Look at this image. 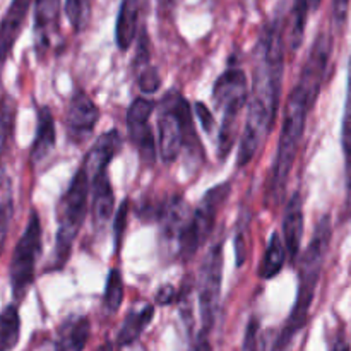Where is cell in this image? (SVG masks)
Segmentation results:
<instances>
[{
  "instance_id": "cell-1",
  "label": "cell",
  "mask_w": 351,
  "mask_h": 351,
  "mask_svg": "<svg viewBox=\"0 0 351 351\" xmlns=\"http://www.w3.org/2000/svg\"><path fill=\"white\" fill-rule=\"evenodd\" d=\"M285 71V16L276 14L266 24L254 51L252 93L247 103L245 127L237 165L247 167L256 158L274 127Z\"/></svg>"
},
{
  "instance_id": "cell-2",
  "label": "cell",
  "mask_w": 351,
  "mask_h": 351,
  "mask_svg": "<svg viewBox=\"0 0 351 351\" xmlns=\"http://www.w3.org/2000/svg\"><path fill=\"white\" fill-rule=\"evenodd\" d=\"M332 228L331 216L324 215L317 221L308 242L307 249L300 256V266H298V291L295 298V305L291 308V314L281 331L280 338L276 339L274 351H285L293 341L298 331H302L308 319L312 302H314L315 290H317L319 280H321L322 267H324L326 256H328L329 243H331Z\"/></svg>"
},
{
  "instance_id": "cell-3",
  "label": "cell",
  "mask_w": 351,
  "mask_h": 351,
  "mask_svg": "<svg viewBox=\"0 0 351 351\" xmlns=\"http://www.w3.org/2000/svg\"><path fill=\"white\" fill-rule=\"evenodd\" d=\"M314 108L308 101L307 95L298 86L291 89L288 96L287 108H285L283 127H281L280 141H278L276 158H274L273 168H271L269 182L266 189V204L276 208L285 197L288 178L293 170L295 160H297L298 147H300L302 137H304L307 117Z\"/></svg>"
},
{
  "instance_id": "cell-4",
  "label": "cell",
  "mask_w": 351,
  "mask_h": 351,
  "mask_svg": "<svg viewBox=\"0 0 351 351\" xmlns=\"http://www.w3.org/2000/svg\"><path fill=\"white\" fill-rule=\"evenodd\" d=\"M89 189H91V180H89L84 168L81 167L72 177L71 185L64 192L57 206L58 228L53 252L55 269L64 267L69 257H71L72 245L77 239V233L86 218V211H88Z\"/></svg>"
},
{
  "instance_id": "cell-5",
  "label": "cell",
  "mask_w": 351,
  "mask_h": 351,
  "mask_svg": "<svg viewBox=\"0 0 351 351\" xmlns=\"http://www.w3.org/2000/svg\"><path fill=\"white\" fill-rule=\"evenodd\" d=\"M213 99L216 108L221 112V122L218 130V153L225 160L235 144L239 117L243 106L249 103L245 72L239 67H230L223 72L213 89Z\"/></svg>"
},
{
  "instance_id": "cell-6",
  "label": "cell",
  "mask_w": 351,
  "mask_h": 351,
  "mask_svg": "<svg viewBox=\"0 0 351 351\" xmlns=\"http://www.w3.org/2000/svg\"><path fill=\"white\" fill-rule=\"evenodd\" d=\"M158 130H160V153L165 163L177 160L184 146H191L192 149V144L197 143L191 106L180 93L170 91L161 103Z\"/></svg>"
},
{
  "instance_id": "cell-7",
  "label": "cell",
  "mask_w": 351,
  "mask_h": 351,
  "mask_svg": "<svg viewBox=\"0 0 351 351\" xmlns=\"http://www.w3.org/2000/svg\"><path fill=\"white\" fill-rule=\"evenodd\" d=\"M230 192H232L230 182L215 185V187L206 192L204 197L201 199V204L197 206L195 211H192L191 219H189L187 226H185L180 240H178L177 252L180 254V257L192 259L195 252L201 249L202 243H206V240L209 239V235L215 230L218 211L226 202Z\"/></svg>"
},
{
  "instance_id": "cell-8",
  "label": "cell",
  "mask_w": 351,
  "mask_h": 351,
  "mask_svg": "<svg viewBox=\"0 0 351 351\" xmlns=\"http://www.w3.org/2000/svg\"><path fill=\"white\" fill-rule=\"evenodd\" d=\"M41 254V221L36 211L31 213L29 221L14 249L10 261V288L14 300L21 302L34 281L36 261Z\"/></svg>"
},
{
  "instance_id": "cell-9",
  "label": "cell",
  "mask_w": 351,
  "mask_h": 351,
  "mask_svg": "<svg viewBox=\"0 0 351 351\" xmlns=\"http://www.w3.org/2000/svg\"><path fill=\"white\" fill-rule=\"evenodd\" d=\"M223 261H225L223 259V242L219 240L206 254L197 281L199 308H201L204 335L211 331L216 321V314H218L223 281Z\"/></svg>"
},
{
  "instance_id": "cell-10",
  "label": "cell",
  "mask_w": 351,
  "mask_h": 351,
  "mask_svg": "<svg viewBox=\"0 0 351 351\" xmlns=\"http://www.w3.org/2000/svg\"><path fill=\"white\" fill-rule=\"evenodd\" d=\"M331 53L332 36L329 33H319L314 45H312L311 51H308V57L305 60V65L302 69V74L297 82V86L307 95L308 101L312 105H315V101L319 98V93H321Z\"/></svg>"
},
{
  "instance_id": "cell-11",
  "label": "cell",
  "mask_w": 351,
  "mask_h": 351,
  "mask_svg": "<svg viewBox=\"0 0 351 351\" xmlns=\"http://www.w3.org/2000/svg\"><path fill=\"white\" fill-rule=\"evenodd\" d=\"M153 101L146 98H137L130 103L127 112V130L130 143L136 146L141 161L147 167H153L156 160V143L149 125V117L153 113Z\"/></svg>"
},
{
  "instance_id": "cell-12",
  "label": "cell",
  "mask_w": 351,
  "mask_h": 351,
  "mask_svg": "<svg viewBox=\"0 0 351 351\" xmlns=\"http://www.w3.org/2000/svg\"><path fill=\"white\" fill-rule=\"evenodd\" d=\"M99 120V110L96 103L86 95L84 91H77L69 101L67 113H65V130L72 144L81 146L96 129Z\"/></svg>"
},
{
  "instance_id": "cell-13",
  "label": "cell",
  "mask_w": 351,
  "mask_h": 351,
  "mask_svg": "<svg viewBox=\"0 0 351 351\" xmlns=\"http://www.w3.org/2000/svg\"><path fill=\"white\" fill-rule=\"evenodd\" d=\"M120 147H122V137H120L119 130L115 129L101 134L96 139V143L86 153L84 161H82V168L88 173L89 180L101 173H106L112 160L119 154Z\"/></svg>"
},
{
  "instance_id": "cell-14",
  "label": "cell",
  "mask_w": 351,
  "mask_h": 351,
  "mask_svg": "<svg viewBox=\"0 0 351 351\" xmlns=\"http://www.w3.org/2000/svg\"><path fill=\"white\" fill-rule=\"evenodd\" d=\"M60 0H34V43L43 53L60 27Z\"/></svg>"
},
{
  "instance_id": "cell-15",
  "label": "cell",
  "mask_w": 351,
  "mask_h": 351,
  "mask_svg": "<svg viewBox=\"0 0 351 351\" xmlns=\"http://www.w3.org/2000/svg\"><path fill=\"white\" fill-rule=\"evenodd\" d=\"M302 237H304V202L300 192H293L287 201L283 216V242L290 261L298 259L300 256Z\"/></svg>"
},
{
  "instance_id": "cell-16",
  "label": "cell",
  "mask_w": 351,
  "mask_h": 351,
  "mask_svg": "<svg viewBox=\"0 0 351 351\" xmlns=\"http://www.w3.org/2000/svg\"><path fill=\"white\" fill-rule=\"evenodd\" d=\"M33 0H12L0 23V65L9 58L24 23Z\"/></svg>"
},
{
  "instance_id": "cell-17",
  "label": "cell",
  "mask_w": 351,
  "mask_h": 351,
  "mask_svg": "<svg viewBox=\"0 0 351 351\" xmlns=\"http://www.w3.org/2000/svg\"><path fill=\"white\" fill-rule=\"evenodd\" d=\"M91 335V324L82 315H72L65 319L57 331L55 351H82Z\"/></svg>"
},
{
  "instance_id": "cell-18",
  "label": "cell",
  "mask_w": 351,
  "mask_h": 351,
  "mask_svg": "<svg viewBox=\"0 0 351 351\" xmlns=\"http://www.w3.org/2000/svg\"><path fill=\"white\" fill-rule=\"evenodd\" d=\"M55 119L51 115L48 106L38 108V123H36V137L31 146V163L38 165L51 153L55 146Z\"/></svg>"
},
{
  "instance_id": "cell-19",
  "label": "cell",
  "mask_w": 351,
  "mask_h": 351,
  "mask_svg": "<svg viewBox=\"0 0 351 351\" xmlns=\"http://www.w3.org/2000/svg\"><path fill=\"white\" fill-rule=\"evenodd\" d=\"M137 19H139V0H122L115 24V40L122 51L129 50L136 40Z\"/></svg>"
},
{
  "instance_id": "cell-20",
  "label": "cell",
  "mask_w": 351,
  "mask_h": 351,
  "mask_svg": "<svg viewBox=\"0 0 351 351\" xmlns=\"http://www.w3.org/2000/svg\"><path fill=\"white\" fill-rule=\"evenodd\" d=\"M93 187V219L98 226L105 225L112 218L113 206H115V194L106 173L98 175L91 180Z\"/></svg>"
},
{
  "instance_id": "cell-21",
  "label": "cell",
  "mask_w": 351,
  "mask_h": 351,
  "mask_svg": "<svg viewBox=\"0 0 351 351\" xmlns=\"http://www.w3.org/2000/svg\"><path fill=\"white\" fill-rule=\"evenodd\" d=\"M154 317V307L153 305H144L139 311H130L127 314L125 321H123L122 328L119 331V341L120 346H129L132 343H136L139 339V336L143 335L144 329L149 326V322Z\"/></svg>"
},
{
  "instance_id": "cell-22",
  "label": "cell",
  "mask_w": 351,
  "mask_h": 351,
  "mask_svg": "<svg viewBox=\"0 0 351 351\" xmlns=\"http://www.w3.org/2000/svg\"><path fill=\"white\" fill-rule=\"evenodd\" d=\"M288 254L283 239L280 237V233L274 232L273 235H271L266 254H264V259L259 266V276L263 278V280H273V278L278 276L280 271L283 269Z\"/></svg>"
},
{
  "instance_id": "cell-23",
  "label": "cell",
  "mask_w": 351,
  "mask_h": 351,
  "mask_svg": "<svg viewBox=\"0 0 351 351\" xmlns=\"http://www.w3.org/2000/svg\"><path fill=\"white\" fill-rule=\"evenodd\" d=\"M21 336V317L16 305H7L0 312V351H12Z\"/></svg>"
},
{
  "instance_id": "cell-24",
  "label": "cell",
  "mask_w": 351,
  "mask_h": 351,
  "mask_svg": "<svg viewBox=\"0 0 351 351\" xmlns=\"http://www.w3.org/2000/svg\"><path fill=\"white\" fill-rule=\"evenodd\" d=\"M308 10H311L308 0H293V7L290 12V27H288V45H290L291 51H297L304 40Z\"/></svg>"
},
{
  "instance_id": "cell-25",
  "label": "cell",
  "mask_w": 351,
  "mask_h": 351,
  "mask_svg": "<svg viewBox=\"0 0 351 351\" xmlns=\"http://www.w3.org/2000/svg\"><path fill=\"white\" fill-rule=\"evenodd\" d=\"M123 300V280L117 267H113L106 280L105 295H103V307L108 314H115Z\"/></svg>"
},
{
  "instance_id": "cell-26",
  "label": "cell",
  "mask_w": 351,
  "mask_h": 351,
  "mask_svg": "<svg viewBox=\"0 0 351 351\" xmlns=\"http://www.w3.org/2000/svg\"><path fill=\"white\" fill-rule=\"evenodd\" d=\"M273 332L267 331L266 335H261V324L256 317L250 319L247 326L245 341H243V351H274L276 343L271 339Z\"/></svg>"
},
{
  "instance_id": "cell-27",
  "label": "cell",
  "mask_w": 351,
  "mask_h": 351,
  "mask_svg": "<svg viewBox=\"0 0 351 351\" xmlns=\"http://www.w3.org/2000/svg\"><path fill=\"white\" fill-rule=\"evenodd\" d=\"M341 144L346 158V171H348V184L351 182V57L348 62V86H346L345 115H343Z\"/></svg>"
},
{
  "instance_id": "cell-28",
  "label": "cell",
  "mask_w": 351,
  "mask_h": 351,
  "mask_svg": "<svg viewBox=\"0 0 351 351\" xmlns=\"http://www.w3.org/2000/svg\"><path fill=\"white\" fill-rule=\"evenodd\" d=\"M65 14L74 27V31H82L91 17V0H65Z\"/></svg>"
},
{
  "instance_id": "cell-29",
  "label": "cell",
  "mask_w": 351,
  "mask_h": 351,
  "mask_svg": "<svg viewBox=\"0 0 351 351\" xmlns=\"http://www.w3.org/2000/svg\"><path fill=\"white\" fill-rule=\"evenodd\" d=\"M14 216V201L12 195L9 194L3 197V201L0 202V256H2L3 245H5L7 240V233H9V226L10 221H12Z\"/></svg>"
},
{
  "instance_id": "cell-30",
  "label": "cell",
  "mask_w": 351,
  "mask_h": 351,
  "mask_svg": "<svg viewBox=\"0 0 351 351\" xmlns=\"http://www.w3.org/2000/svg\"><path fill=\"white\" fill-rule=\"evenodd\" d=\"M160 84H161V79H160V74H158L156 69L151 67V65H146V67L139 69L141 91L151 95V93H154L160 89Z\"/></svg>"
},
{
  "instance_id": "cell-31",
  "label": "cell",
  "mask_w": 351,
  "mask_h": 351,
  "mask_svg": "<svg viewBox=\"0 0 351 351\" xmlns=\"http://www.w3.org/2000/svg\"><path fill=\"white\" fill-rule=\"evenodd\" d=\"M348 7L350 0H332V17H335V23L338 27H343V24L346 23Z\"/></svg>"
},
{
  "instance_id": "cell-32",
  "label": "cell",
  "mask_w": 351,
  "mask_h": 351,
  "mask_svg": "<svg viewBox=\"0 0 351 351\" xmlns=\"http://www.w3.org/2000/svg\"><path fill=\"white\" fill-rule=\"evenodd\" d=\"M127 211H129V201L123 202L122 208H120L119 213H117V219H115V239H117V247H120V239H122L123 228H125Z\"/></svg>"
},
{
  "instance_id": "cell-33",
  "label": "cell",
  "mask_w": 351,
  "mask_h": 351,
  "mask_svg": "<svg viewBox=\"0 0 351 351\" xmlns=\"http://www.w3.org/2000/svg\"><path fill=\"white\" fill-rule=\"evenodd\" d=\"M195 112H197L199 119H201V123L202 127H204L206 132H211L213 130V125H215V117H213V113L209 112V108L206 105H202V103H195Z\"/></svg>"
},
{
  "instance_id": "cell-34",
  "label": "cell",
  "mask_w": 351,
  "mask_h": 351,
  "mask_svg": "<svg viewBox=\"0 0 351 351\" xmlns=\"http://www.w3.org/2000/svg\"><path fill=\"white\" fill-rule=\"evenodd\" d=\"M175 297H177V291H175V288L170 287V285H165V287H161L160 291H158L156 302L160 305H168L175 300Z\"/></svg>"
},
{
  "instance_id": "cell-35",
  "label": "cell",
  "mask_w": 351,
  "mask_h": 351,
  "mask_svg": "<svg viewBox=\"0 0 351 351\" xmlns=\"http://www.w3.org/2000/svg\"><path fill=\"white\" fill-rule=\"evenodd\" d=\"M331 351H351L348 339L345 338V335H343V331L339 332L338 338H336V341L332 343V348H331Z\"/></svg>"
},
{
  "instance_id": "cell-36",
  "label": "cell",
  "mask_w": 351,
  "mask_h": 351,
  "mask_svg": "<svg viewBox=\"0 0 351 351\" xmlns=\"http://www.w3.org/2000/svg\"><path fill=\"white\" fill-rule=\"evenodd\" d=\"M194 351H211V345H209V341H208V338H206L204 332H202L201 338H199V341H197V345H195Z\"/></svg>"
},
{
  "instance_id": "cell-37",
  "label": "cell",
  "mask_w": 351,
  "mask_h": 351,
  "mask_svg": "<svg viewBox=\"0 0 351 351\" xmlns=\"http://www.w3.org/2000/svg\"><path fill=\"white\" fill-rule=\"evenodd\" d=\"M173 3L175 0H158V5H160V9L163 10V12H170Z\"/></svg>"
},
{
  "instance_id": "cell-38",
  "label": "cell",
  "mask_w": 351,
  "mask_h": 351,
  "mask_svg": "<svg viewBox=\"0 0 351 351\" xmlns=\"http://www.w3.org/2000/svg\"><path fill=\"white\" fill-rule=\"evenodd\" d=\"M3 177H5V165H3L2 160V153H0V185H2Z\"/></svg>"
},
{
  "instance_id": "cell-39",
  "label": "cell",
  "mask_w": 351,
  "mask_h": 351,
  "mask_svg": "<svg viewBox=\"0 0 351 351\" xmlns=\"http://www.w3.org/2000/svg\"><path fill=\"white\" fill-rule=\"evenodd\" d=\"M322 0H308V5H311V10H317L319 5H321Z\"/></svg>"
},
{
  "instance_id": "cell-40",
  "label": "cell",
  "mask_w": 351,
  "mask_h": 351,
  "mask_svg": "<svg viewBox=\"0 0 351 351\" xmlns=\"http://www.w3.org/2000/svg\"><path fill=\"white\" fill-rule=\"evenodd\" d=\"M96 351H112V346H110V345H103V346H99V348L96 350Z\"/></svg>"
},
{
  "instance_id": "cell-41",
  "label": "cell",
  "mask_w": 351,
  "mask_h": 351,
  "mask_svg": "<svg viewBox=\"0 0 351 351\" xmlns=\"http://www.w3.org/2000/svg\"><path fill=\"white\" fill-rule=\"evenodd\" d=\"M348 185H350V191H351V182H350V184H348Z\"/></svg>"
}]
</instances>
